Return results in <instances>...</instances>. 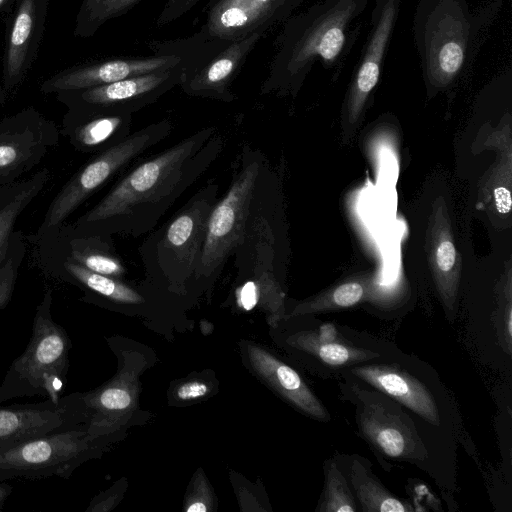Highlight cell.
Returning <instances> with one entry per match:
<instances>
[{
	"label": "cell",
	"mask_w": 512,
	"mask_h": 512,
	"mask_svg": "<svg viewBox=\"0 0 512 512\" xmlns=\"http://www.w3.org/2000/svg\"><path fill=\"white\" fill-rule=\"evenodd\" d=\"M389 356L349 367L340 375L351 377L409 409L427 423L440 426L443 423V402L440 388L432 386L421 376L410 361Z\"/></svg>",
	"instance_id": "cell-11"
},
{
	"label": "cell",
	"mask_w": 512,
	"mask_h": 512,
	"mask_svg": "<svg viewBox=\"0 0 512 512\" xmlns=\"http://www.w3.org/2000/svg\"><path fill=\"white\" fill-rule=\"evenodd\" d=\"M144 0H79L73 35L93 37L107 22L119 18Z\"/></svg>",
	"instance_id": "cell-26"
},
{
	"label": "cell",
	"mask_w": 512,
	"mask_h": 512,
	"mask_svg": "<svg viewBox=\"0 0 512 512\" xmlns=\"http://www.w3.org/2000/svg\"><path fill=\"white\" fill-rule=\"evenodd\" d=\"M208 386L203 382L191 381L180 385L176 395L180 400H193L206 395Z\"/></svg>",
	"instance_id": "cell-32"
},
{
	"label": "cell",
	"mask_w": 512,
	"mask_h": 512,
	"mask_svg": "<svg viewBox=\"0 0 512 512\" xmlns=\"http://www.w3.org/2000/svg\"><path fill=\"white\" fill-rule=\"evenodd\" d=\"M258 301V291L255 282H247L241 289L239 294V304L245 310H251Z\"/></svg>",
	"instance_id": "cell-33"
},
{
	"label": "cell",
	"mask_w": 512,
	"mask_h": 512,
	"mask_svg": "<svg viewBox=\"0 0 512 512\" xmlns=\"http://www.w3.org/2000/svg\"><path fill=\"white\" fill-rule=\"evenodd\" d=\"M133 115L104 110L67 108L60 132L78 152L100 153L131 133Z\"/></svg>",
	"instance_id": "cell-21"
},
{
	"label": "cell",
	"mask_w": 512,
	"mask_h": 512,
	"mask_svg": "<svg viewBox=\"0 0 512 512\" xmlns=\"http://www.w3.org/2000/svg\"><path fill=\"white\" fill-rule=\"evenodd\" d=\"M37 262L51 278L82 289L87 295L124 304H139L143 297L121 279L93 272L58 255L37 249Z\"/></svg>",
	"instance_id": "cell-22"
},
{
	"label": "cell",
	"mask_w": 512,
	"mask_h": 512,
	"mask_svg": "<svg viewBox=\"0 0 512 512\" xmlns=\"http://www.w3.org/2000/svg\"><path fill=\"white\" fill-rule=\"evenodd\" d=\"M172 128L173 124L169 119L153 122L131 132L118 144L95 154L70 177L52 199L31 240L50 229L60 227L83 202L108 181L167 138Z\"/></svg>",
	"instance_id": "cell-7"
},
{
	"label": "cell",
	"mask_w": 512,
	"mask_h": 512,
	"mask_svg": "<svg viewBox=\"0 0 512 512\" xmlns=\"http://www.w3.org/2000/svg\"><path fill=\"white\" fill-rule=\"evenodd\" d=\"M324 478V492L317 510L321 512H356L360 510L341 456L332 457L325 462Z\"/></svg>",
	"instance_id": "cell-27"
},
{
	"label": "cell",
	"mask_w": 512,
	"mask_h": 512,
	"mask_svg": "<svg viewBox=\"0 0 512 512\" xmlns=\"http://www.w3.org/2000/svg\"><path fill=\"white\" fill-rule=\"evenodd\" d=\"M248 355L258 374L297 409L317 420H330L326 407L293 368L257 346L249 345Z\"/></svg>",
	"instance_id": "cell-23"
},
{
	"label": "cell",
	"mask_w": 512,
	"mask_h": 512,
	"mask_svg": "<svg viewBox=\"0 0 512 512\" xmlns=\"http://www.w3.org/2000/svg\"><path fill=\"white\" fill-rule=\"evenodd\" d=\"M495 206L499 213L507 214L511 210V194L506 187H497L494 190Z\"/></svg>",
	"instance_id": "cell-34"
},
{
	"label": "cell",
	"mask_w": 512,
	"mask_h": 512,
	"mask_svg": "<svg viewBox=\"0 0 512 512\" xmlns=\"http://www.w3.org/2000/svg\"><path fill=\"white\" fill-rule=\"evenodd\" d=\"M183 62L173 55L152 54L93 60L62 69L40 84L43 94L93 88L130 77L172 68Z\"/></svg>",
	"instance_id": "cell-17"
},
{
	"label": "cell",
	"mask_w": 512,
	"mask_h": 512,
	"mask_svg": "<svg viewBox=\"0 0 512 512\" xmlns=\"http://www.w3.org/2000/svg\"><path fill=\"white\" fill-rule=\"evenodd\" d=\"M13 487L5 481L0 482V510L2 509L5 501L11 495Z\"/></svg>",
	"instance_id": "cell-35"
},
{
	"label": "cell",
	"mask_w": 512,
	"mask_h": 512,
	"mask_svg": "<svg viewBox=\"0 0 512 512\" xmlns=\"http://www.w3.org/2000/svg\"><path fill=\"white\" fill-rule=\"evenodd\" d=\"M341 392L355 405L361 436L378 455L423 464L429 456L412 418L382 392L342 376Z\"/></svg>",
	"instance_id": "cell-8"
},
{
	"label": "cell",
	"mask_w": 512,
	"mask_h": 512,
	"mask_svg": "<svg viewBox=\"0 0 512 512\" xmlns=\"http://www.w3.org/2000/svg\"><path fill=\"white\" fill-rule=\"evenodd\" d=\"M202 0H167L156 19L158 27L167 25L184 16Z\"/></svg>",
	"instance_id": "cell-30"
},
{
	"label": "cell",
	"mask_w": 512,
	"mask_h": 512,
	"mask_svg": "<svg viewBox=\"0 0 512 512\" xmlns=\"http://www.w3.org/2000/svg\"><path fill=\"white\" fill-rule=\"evenodd\" d=\"M344 468L359 508L363 512H406L415 508L387 490L371 470L370 462L358 455L343 456Z\"/></svg>",
	"instance_id": "cell-24"
},
{
	"label": "cell",
	"mask_w": 512,
	"mask_h": 512,
	"mask_svg": "<svg viewBox=\"0 0 512 512\" xmlns=\"http://www.w3.org/2000/svg\"><path fill=\"white\" fill-rule=\"evenodd\" d=\"M16 0H0V14L11 8Z\"/></svg>",
	"instance_id": "cell-37"
},
{
	"label": "cell",
	"mask_w": 512,
	"mask_h": 512,
	"mask_svg": "<svg viewBox=\"0 0 512 512\" xmlns=\"http://www.w3.org/2000/svg\"><path fill=\"white\" fill-rule=\"evenodd\" d=\"M60 129L34 106L0 120V187L19 181L59 144Z\"/></svg>",
	"instance_id": "cell-12"
},
{
	"label": "cell",
	"mask_w": 512,
	"mask_h": 512,
	"mask_svg": "<svg viewBox=\"0 0 512 512\" xmlns=\"http://www.w3.org/2000/svg\"><path fill=\"white\" fill-rule=\"evenodd\" d=\"M264 170V155L244 146L240 167L234 171L228 191L218 199L209 216L195 278L214 277L237 252L245 237L253 199Z\"/></svg>",
	"instance_id": "cell-6"
},
{
	"label": "cell",
	"mask_w": 512,
	"mask_h": 512,
	"mask_svg": "<svg viewBox=\"0 0 512 512\" xmlns=\"http://www.w3.org/2000/svg\"><path fill=\"white\" fill-rule=\"evenodd\" d=\"M401 0H376L371 12V29L357 69L351 80L346 108L350 119L361 112L376 87L390 38L398 18Z\"/></svg>",
	"instance_id": "cell-19"
},
{
	"label": "cell",
	"mask_w": 512,
	"mask_h": 512,
	"mask_svg": "<svg viewBox=\"0 0 512 512\" xmlns=\"http://www.w3.org/2000/svg\"><path fill=\"white\" fill-rule=\"evenodd\" d=\"M85 423L33 437L0 449V482L37 480L58 476L68 479L94 447Z\"/></svg>",
	"instance_id": "cell-9"
},
{
	"label": "cell",
	"mask_w": 512,
	"mask_h": 512,
	"mask_svg": "<svg viewBox=\"0 0 512 512\" xmlns=\"http://www.w3.org/2000/svg\"><path fill=\"white\" fill-rule=\"evenodd\" d=\"M288 343L302 352L324 378L340 377L351 366L394 353L387 345L330 323L300 331Z\"/></svg>",
	"instance_id": "cell-13"
},
{
	"label": "cell",
	"mask_w": 512,
	"mask_h": 512,
	"mask_svg": "<svg viewBox=\"0 0 512 512\" xmlns=\"http://www.w3.org/2000/svg\"><path fill=\"white\" fill-rule=\"evenodd\" d=\"M367 4L368 0H323L288 17L260 94H295L317 60L325 68L339 64L353 42L349 27Z\"/></svg>",
	"instance_id": "cell-2"
},
{
	"label": "cell",
	"mask_w": 512,
	"mask_h": 512,
	"mask_svg": "<svg viewBox=\"0 0 512 512\" xmlns=\"http://www.w3.org/2000/svg\"><path fill=\"white\" fill-rule=\"evenodd\" d=\"M290 0H211L200 32L209 40L233 41L268 31L289 16Z\"/></svg>",
	"instance_id": "cell-18"
},
{
	"label": "cell",
	"mask_w": 512,
	"mask_h": 512,
	"mask_svg": "<svg viewBox=\"0 0 512 512\" xmlns=\"http://www.w3.org/2000/svg\"><path fill=\"white\" fill-rule=\"evenodd\" d=\"M26 255V244L21 231H14L6 258L0 266V311L10 302L18 273Z\"/></svg>",
	"instance_id": "cell-29"
},
{
	"label": "cell",
	"mask_w": 512,
	"mask_h": 512,
	"mask_svg": "<svg viewBox=\"0 0 512 512\" xmlns=\"http://www.w3.org/2000/svg\"><path fill=\"white\" fill-rule=\"evenodd\" d=\"M207 506L203 502H194L189 507L186 508L187 512H206Z\"/></svg>",
	"instance_id": "cell-36"
},
{
	"label": "cell",
	"mask_w": 512,
	"mask_h": 512,
	"mask_svg": "<svg viewBox=\"0 0 512 512\" xmlns=\"http://www.w3.org/2000/svg\"><path fill=\"white\" fill-rule=\"evenodd\" d=\"M50 0H16L7 21L1 79L7 96L15 93L32 68L45 33Z\"/></svg>",
	"instance_id": "cell-15"
},
{
	"label": "cell",
	"mask_w": 512,
	"mask_h": 512,
	"mask_svg": "<svg viewBox=\"0 0 512 512\" xmlns=\"http://www.w3.org/2000/svg\"><path fill=\"white\" fill-rule=\"evenodd\" d=\"M87 411L81 393L62 396L58 402L0 406V449L53 431L85 423Z\"/></svg>",
	"instance_id": "cell-16"
},
{
	"label": "cell",
	"mask_w": 512,
	"mask_h": 512,
	"mask_svg": "<svg viewBox=\"0 0 512 512\" xmlns=\"http://www.w3.org/2000/svg\"><path fill=\"white\" fill-rule=\"evenodd\" d=\"M7 98H8V96L3 88L1 74H0V106L6 102Z\"/></svg>",
	"instance_id": "cell-39"
},
{
	"label": "cell",
	"mask_w": 512,
	"mask_h": 512,
	"mask_svg": "<svg viewBox=\"0 0 512 512\" xmlns=\"http://www.w3.org/2000/svg\"><path fill=\"white\" fill-rule=\"evenodd\" d=\"M50 180V171L42 168L30 178L0 189V266L4 262L19 216L41 193Z\"/></svg>",
	"instance_id": "cell-25"
},
{
	"label": "cell",
	"mask_w": 512,
	"mask_h": 512,
	"mask_svg": "<svg viewBox=\"0 0 512 512\" xmlns=\"http://www.w3.org/2000/svg\"><path fill=\"white\" fill-rule=\"evenodd\" d=\"M0 189H1V187H0Z\"/></svg>",
	"instance_id": "cell-40"
},
{
	"label": "cell",
	"mask_w": 512,
	"mask_h": 512,
	"mask_svg": "<svg viewBox=\"0 0 512 512\" xmlns=\"http://www.w3.org/2000/svg\"><path fill=\"white\" fill-rule=\"evenodd\" d=\"M222 149L217 128H202L139 163L94 207L66 225L78 234L140 237L155 228Z\"/></svg>",
	"instance_id": "cell-1"
},
{
	"label": "cell",
	"mask_w": 512,
	"mask_h": 512,
	"mask_svg": "<svg viewBox=\"0 0 512 512\" xmlns=\"http://www.w3.org/2000/svg\"><path fill=\"white\" fill-rule=\"evenodd\" d=\"M456 261V249L453 242L449 239L441 241L435 252V262L438 270L443 273H449Z\"/></svg>",
	"instance_id": "cell-31"
},
{
	"label": "cell",
	"mask_w": 512,
	"mask_h": 512,
	"mask_svg": "<svg viewBox=\"0 0 512 512\" xmlns=\"http://www.w3.org/2000/svg\"><path fill=\"white\" fill-rule=\"evenodd\" d=\"M183 72L184 63L181 62L166 70L55 95L57 101L67 108L95 109L133 115L179 86Z\"/></svg>",
	"instance_id": "cell-14"
},
{
	"label": "cell",
	"mask_w": 512,
	"mask_h": 512,
	"mask_svg": "<svg viewBox=\"0 0 512 512\" xmlns=\"http://www.w3.org/2000/svg\"><path fill=\"white\" fill-rule=\"evenodd\" d=\"M37 249L75 262L93 272L121 279L126 267L118 256L112 236L78 234L65 223L34 239Z\"/></svg>",
	"instance_id": "cell-20"
},
{
	"label": "cell",
	"mask_w": 512,
	"mask_h": 512,
	"mask_svg": "<svg viewBox=\"0 0 512 512\" xmlns=\"http://www.w3.org/2000/svg\"><path fill=\"white\" fill-rule=\"evenodd\" d=\"M413 31L426 84L444 88L471 60L480 17L472 15L467 0H419Z\"/></svg>",
	"instance_id": "cell-3"
},
{
	"label": "cell",
	"mask_w": 512,
	"mask_h": 512,
	"mask_svg": "<svg viewBox=\"0 0 512 512\" xmlns=\"http://www.w3.org/2000/svg\"><path fill=\"white\" fill-rule=\"evenodd\" d=\"M197 33L198 45L192 60L184 64L180 88L192 97L226 103L234 101L236 96L231 90L232 83L267 32L258 31L233 41L209 40Z\"/></svg>",
	"instance_id": "cell-10"
},
{
	"label": "cell",
	"mask_w": 512,
	"mask_h": 512,
	"mask_svg": "<svg viewBox=\"0 0 512 512\" xmlns=\"http://www.w3.org/2000/svg\"><path fill=\"white\" fill-rule=\"evenodd\" d=\"M51 305L52 290L48 289L36 307L26 349L12 362L0 384V403L33 396L58 402L62 397L70 340L64 327L53 320Z\"/></svg>",
	"instance_id": "cell-4"
},
{
	"label": "cell",
	"mask_w": 512,
	"mask_h": 512,
	"mask_svg": "<svg viewBox=\"0 0 512 512\" xmlns=\"http://www.w3.org/2000/svg\"><path fill=\"white\" fill-rule=\"evenodd\" d=\"M365 294L362 284L347 282L335 288L331 294L323 295L297 306L293 315L315 313L351 307L359 303Z\"/></svg>",
	"instance_id": "cell-28"
},
{
	"label": "cell",
	"mask_w": 512,
	"mask_h": 512,
	"mask_svg": "<svg viewBox=\"0 0 512 512\" xmlns=\"http://www.w3.org/2000/svg\"><path fill=\"white\" fill-rule=\"evenodd\" d=\"M303 1L304 0H290V3H289V14H290V16L292 15V12L294 10H296V8H298L303 3Z\"/></svg>",
	"instance_id": "cell-38"
},
{
	"label": "cell",
	"mask_w": 512,
	"mask_h": 512,
	"mask_svg": "<svg viewBox=\"0 0 512 512\" xmlns=\"http://www.w3.org/2000/svg\"><path fill=\"white\" fill-rule=\"evenodd\" d=\"M218 192V183H206L169 221L146 238L139 253L147 269L180 283L195 275Z\"/></svg>",
	"instance_id": "cell-5"
}]
</instances>
